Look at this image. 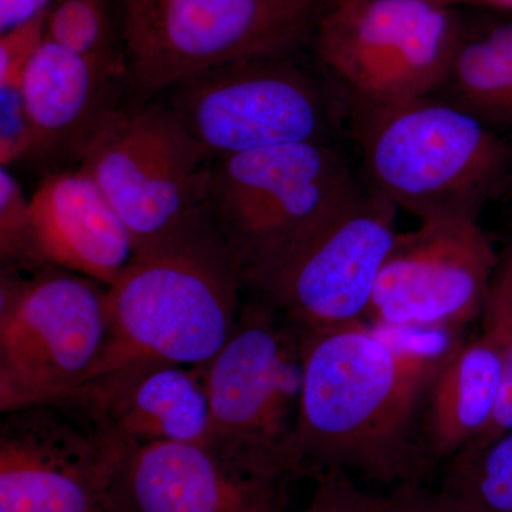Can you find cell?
Wrapping results in <instances>:
<instances>
[{
	"label": "cell",
	"instance_id": "obj_1",
	"mask_svg": "<svg viewBox=\"0 0 512 512\" xmlns=\"http://www.w3.org/2000/svg\"><path fill=\"white\" fill-rule=\"evenodd\" d=\"M298 451L302 477L330 467L384 484L420 481L431 384L464 342L460 330L366 320L305 333Z\"/></svg>",
	"mask_w": 512,
	"mask_h": 512
},
{
	"label": "cell",
	"instance_id": "obj_2",
	"mask_svg": "<svg viewBox=\"0 0 512 512\" xmlns=\"http://www.w3.org/2000/svg\"><path fill=\"white\" fill-rule=\"evenodd\" d=\"M348 131L367 183L420 222L478 221L512 188L511 138L439 97L348 101Z\"/></svg>",
	"mask_w": 512,
	"mask_h": 512
},
{
	"label": "cell",
	"instance_id": "obj_3",
	"mask_svg": "<svg viewBox=\"0 0 512 512\" xmlns=\"http://www.w3.org/2000/svg\"><path fill=\"white\" fill-rule=\"evenodd\" d=\"M242 288L214 221L138 252L107 288L109 333L86 383L143 363L207 366L237 326Z\"/></svg>",
	"mask_w": 512,
	"mask_h": 512
},
{
	"label": "cell",
	"instance_id": "obj_4",
	"mask_svg": "<svg viewBox=\"0 0 512 512\" xmlns=\"http://www.w3.org/2000/svg\"><path fill=\"white\" fill-rule=\"evenodd\" d=\"M367 180L338 143H301L215 158L210 212L251 288L362 194Z\"/></svg>",
	"mask_w": 512,
	"mask_h": 512
},
{
	"label": "cell",
	"instance_id": "obj_5",
	"mask_svg": "<svg viewBox=\"0 0 512 512\" xmlns=\"http://www.w3.org/2000/svg\"><path fill=\"white\" fill-rule=\"evenodd\" d=\"M329 0H121L134 100L239 62L301 55Z\"/></svg>",
	"mask_w": 512,
	"mask_h": 512
},
{
	"label": "cell",
	"instance_id": "obj_6",
	"mask_svg": "<svg viewBox=\"0 0 512 512\" xmlns=\"http://www.w3.org/2000/svg\"><path fill=\"white\" fill-rule=\"evenodd\" d=\"M153 100L110 111L73 157L126 225L136 254L212 221L215 158L167 103Z\"/></svg>",
	"mask_w": 512,
	"mask_h": 512
},
{
	"label": "cell",
	"instance_id": "obj_7",
	"mask_svg": "<svg viewBox=\"0 0 512 512\" xmlns=\"http://www.w3.org/2000/svg\"><path fill=\"white\" fill-rule=\"evenodd\" d=\"M296 56L215 67L168 90V106L214 158L301 143H338L348 99Z\"/></svg>",
	"mask_w": 512,
	"mask_h": 512
},
{
	"label": "cell",
	"instance_id": "obj_8",
	"mask_svg": "<svg viewBox=\"0 0 512 512\" xmlns=\"http://www.w3.org/2000/svg\"><path fill=\"white\" fill-rule=\"evenodd\" d=\"M2 268L0 410L56 406L89 379L107 333V286L50 265Z\"/></svg>",
	"mask_w": 512,
	"mask_h": 512
},
{
	"label": "cell",
	"instance_id": "obj_9",
	"mask_svg": "<svg viewBox=\"0 0 512 512\" xmlns=\"http://www.w3.org/2000/svg\"><path fill=\"white\" fill-rule=\"evenodd\" d=\"M305 333L256 296L204 369L210 439L296 480Z\"/></svg>",
	"mask_w": 512,
	"mask_h": 512
},
{
	"label": "cell",
	"instance_id": "obj_10",
	"mask_svg": "<svg viewBox=\"0 0 512 512\" xmlns=\"http://www.w3.org/2000/svg\"><path fill=\"white\" fill-rule=\"evenodd\" d=\"M453 8L429 0H329L313 33V55L348 101L434 96L466 22Z\"/></svg>",
	"mask_w": 512,
	"mask_h": 512
},
{
	"label": "cell",
	"instance_id": "obj_11",
	"mask_svg": "<svg viewBox=\"0 0 512 512\" xmlns=\"http://www.w3.org/2000/svg\"><path fill=\"white\" fill-rule=\"evenodd\" d=\"M397 210L367 183L359 197L249 289L306 335L365 320L399 234Z\"/></svg>",
	"mask_w": 512,
	"mask_h": 512
},
{
	"label": "cell",
	"instance_id": "obj_12",
	"mask_svg": "<svg viewBox=\"0 0 512 512\" xmlns=\"http://www.w3.org/2000/svg\"><path fill=\"white\" fill-rule=\"evenodd\" d=\"M49 407L6 413L0 424V512H121L131 447Z\"/></svg>",
	"mask_w": 512,
	"mask_h": 512
},
{
	"label": "cell",
	"instance_id": "obj_13",
	"mask_svg": "<svg viewBox=\"0 0 512 512\" xmlns=\"http://www.w3.org/2000/svg\"><path fill=\"white\" fill-rule=\"evenodd\" d=\"M498 254L477 220L420 222L394 239L366 322L463 329L480 319Z\"/></svg>",
	"mask_w": 512,
	"mask_h": 512
},
{
	"label": "cell",
	"instance_id": "obj_14",
	"mask_svg": "<svg viewBox=\"0 0 512 512\" xmlns=\"http://www.w3.org/2000/svg\"><path fill=\"white\" fill-rule=\"evenodd\" d=\"M291 478L215 441L131 448L121 512H284Z\"/></svg>",
	"mask_w": 512,
	"mask_h": 512
},
{
	"label": "cell",
	"instance_id": "obj_15",
	"mask_svg": "<svg viewBox=\"0 0 512 512\" xmlns=\"http://www.w3.org/2000/svg\"><path fill=\"white\" fill-rule=\"evenodd\" d=\"M64 403L76 404L90 426L131 448L210 439V400L202 367H123L84 383L57 404Z\"/></svg>",
	"mask_w": 512,
	"mask_h": 512
},
{
	"label": "cell",
	"instance_id": "obj_16",
	"mask_svg": "<svg viewBox=\"0 0 512 512\" xmlns=\"http://www.w3.org/2000/svg\"><path fill=\"white\" fill-rule=\"evenodd\" d=\"M30 207L40 251L50 265L109 288L136 256L126 225L82 168L45 175Z\"/></svg>",
	"mask_w": 512,
	"mask_h": 512
},
{
	"label": "cell",
	"instance_id": "obj_17",
	"mask_svg": "<svg viewBox=\"0 0 512 512\" xmlns=\"http://www.w3.org/2000/svg\"><path fill=\"white\" fill-rule=\"evenodd\" d=\"M126 72L43 39L23 74L22 93L36 140V161L74 157L94 128L117 109Z\"/></svg>",
	"mask_w": 512,
	"mask_h": 512
},
{
	"label": "cell",
	"instance_id": "obj_18",
	"mask_svg": "<svg viewBox=\"0 0 512 512\" xmlns=\"http://www.w3.org/2000/svg\"><path fill=\"white\" fill-rule=\"evenodd\" d=\"M504 386L503 360L487 336L464 340L431 384L420 421L430 464L454 460L493 420Z\"/></svg>",
	"mask_w": 512,
	"mask_h": 512
},
{
	"label": "cell",
	"instance_id": "obj_19",
	"mask_svg": "<svg viewBox=\"0 0 512 512\" xmlns=\"http://www.w3.org/2000/svg\"><path fill=\"white\" fill-rule=\"evenodd\" d=\"M434 97L512 136V13L464 22L463 35L443 86Z\"/></svg>",
	"mask_w": 512,
	"mask_h": 512
},
{
	"label": "cell",
	"instance_id": "obj_20",
	"mask_svg": "<svg viewBox=\"0 0 512 512\" xmlns=\"http://www.w3.org/2000/svg\"><path fill=\"white\" fill-rule=\"evenodd\" d=\"M45 39L127 73L110 0H53L47 8Z\"/></svg>",
	"mask_w": 512,
	"mask_h": 512
},
{
	"label": "cell",
	"instance_id": "obj_21",
	"mask_svg": "<svg viewBox=\"0 0 512 512\" xmlns=\"http://www.w3.org/2000/svg\"><path fill=\"white\" fill-rule=\"evenodd\" d=\"M443 488L477 512H512V430L451 460Z\"/></svg>",
	"mask_w": 512,
	"mask_h": 512
},
{
	"label": "cell",
	"instance_id": "obj_22",
	"mask_svg": "<svg viewBox=\"0 0 512 512\" xmlns=\"http://www.w3.org/2000/svg\"><path fill=\"white\" fill-rule=\"evenodd\" d=\"M480 319L481 333L494 343L503 360L504 386L493 420L461 454L480 450L512 430V238L498 254Z\"/></svg>",
	"mask_w": 512,
	"mask_h": 512
},
{
	"label": "cell",
	"instance_id": "obj_23",
	"mask_svg": "<svg viewBox=\"0 0 512 512\" xmlns=\"http://www.w3.org/2000/svg\"><path fill=\"white\" fill-rule=\"evenodd\" d=\"M0 259L3 268L19 272L50 266L37 241L30 198L8 167L0 168Z\"/></svg>",
	"mask_w": 512,
	"mask_h": 512
},
{
	"label": "cell",
	"instance_id": "obj_24",
	"mask_svg": "<svg viewBox=\"0 0 512 512\" xmlns=\"http://www.w3.org/2000/svg\"><path fill=\"white\" fill-rule=\"evenodd\" d=\"M36 140L30 124L22 83L0 86V164L35 160Z\"/></svg>",
	"mask_w": 512,
	"mask_h": 512
},
{
	"label": "cell",
	"instance_id": "obj_25",
	"mask_svg": "<svg viewBox=\"0 0 512 512\" xmlns=\"http://www.w3.org/2000/svg\"><path fill=\"white\" fill-rule=\"evenodd\" d=\"M311 503L303 512H382L386 495L360 490L343 468L330 467L315 477Z\"/></svg>",
	"mask_w": 512,
	"mask_h": 512
},
{
	"label": "cell",
	"instance_id": "obj_26",
	"mask_svg": "<svg viewBox=\"0 0 512 512\" xmlns=\"http://www.w3.org/2000/svg\"><path fill=\"white\" fill-rule=\"evenodd\" d=\"M45 12L0 33V86L22 83L26 67L45 39Z\"/></svg>",
	"mask_w": 512,
	"mask_h": 512
},
{
	"label": "cell",
	"instance_id": "obj_27",
	"mask_svg": "<svg viewBox=\"0 0 512 512\" xmlns=\"http://www.w3.org/2000/svg\"><path fill=\"white\" fill-rule=\"evenodd\" d=\"M382 512H477L448 491H431L420 481L400 484L386 495Z\"/></svg>",
	"mask_w": 512,
	"mask_h": 512
},
{
	"label": "cell",
	"instance_id": "obj_28",
	"mask_svg": "<svg viewBox=\"0 0 512 512\" xmlns=\"http://www.w3.org/2000/svg\"><path fill=\"white\" fill-rule=\"evenodd\" d=\"M53 0H0V33L45 12Z\"/></svg>",
	"mask_w": 512,
	"mask_h": 512
},
{
	"label": "cell",
	"instance_id": "obj_29",
	"mask_svg": "<svg viewBox=\"0 0 512 512\" xmlns=\"http://www.w3.org/2000/svg\"><path fill=\"white\" fill-rule=\"evenodd\" d=\"M468 5L483 6L497 12L512 13V0H468Z\"/></svg>",
	"mask_w": 512,
	"mask_h": 512
},
{
	"label": "cell",
	"instance_id": "obj_30",
	"mask_svg": "<svg viewBox=\"0 0 512 512\" xmlns=\"http://www.w3.org/2000/svg\"><path fill=\"white\" fill-rule=\"evenodd\" d=\"M429 2L443 3V5H468V0H429Z\"/></svg>",
	"mask_w": 512,
	"mask_h": 512
}]
</instances>
